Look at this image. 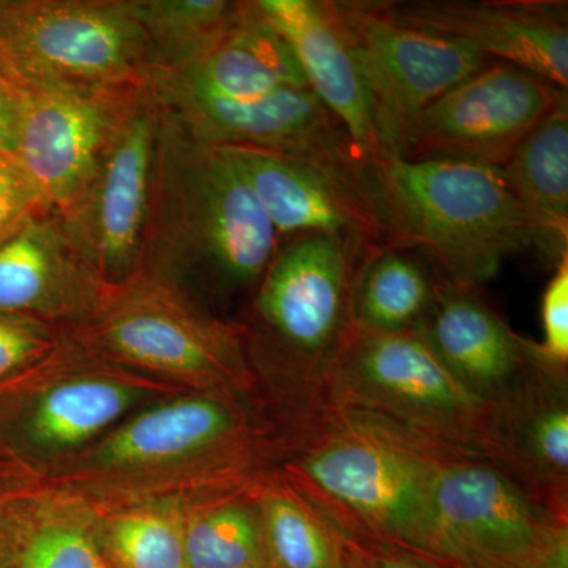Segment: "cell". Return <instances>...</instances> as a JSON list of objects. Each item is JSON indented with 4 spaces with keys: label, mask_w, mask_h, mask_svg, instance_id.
Returning <instances> with one entry per match:
<instances>
[{
    "label": "cell",
    "mask_w": 568,
    "mask_h": 568,
    "mask_svg": "<svg viewBox=\"0 0 568 568\" xmlns=\"http://www.w3.org/2000/svg\"><path fill=\"white\" fill-rule=\"evenodd\" d=\"M278 246L274 224L234 164L160 104L142 271L219 315L220 305L254 293Z\"/></svg>",
    "instance_id": "obj_1"
},
{
    "label": "cell",
    "mask_w": 568,
    "mask_h": 568,
    "mask_svg": "<svg viewBox=\"0 0 568 568\" xmlns=\"http://www.w3.org/2000/svg\"><path fill=\"white\" fill-rule=\"evenodd\" d=\"M246 396L183 392L142 407L102 439L39 480L97 510L138 504H196L234 493L254 437Z\"/></svg>",
    "instance_id": "obj_2"
},
{
    "label": "cell",
    "mask_w": 568,
    "mask_h": 568,
    "mask_svg": "<svg viewBox=\"0 0 568 568\" xmlns=\"http://www.w3.org/2000/svg\"><path fill=\"white\" fill-rule=\"evenodd\" d=\"M366 186L386 246L420 252L440 282L476 290L514 254L538 253L500 168L384 156L366 163Z\"/></svg>",
    "instance_id": "obj_3"
},
{
    "label": "cell",
    "mask_w": 568,
    "mask_h": 568,
    "mask_svg": "<svg viewBox=\"0 0 568 568\" xmlns=\"http://www.w3.org/2000/svg\"><path fill=\"white\" fill-rule=\"evenodd\" d=\"M62 334L183 392L246 396L256 381L242 325L142 268L108 286L95 313Z\"/></svg>",
    "instance_id": "obj_4"
},
{
    "label": "cell",
    "mask_w": 568,
    "mask_h": 568,
    "mask_svg": "<svg viewBox=\"0 0 568 568\" xmlns=\"http://www.w3.org/2000/svg\"><path fill=\"white\" fill-rule=\"evenodd\" d=\"M178 394L61 334L47 354L0 381V459L43 477L142 407Z\"/></svg>",
    "instance_id": "obj_5"
},
{
    "label": "cell",
    "mask_w": 568,
    "mask_h": 568,
    "mask_svg": "<svg viewBox=\"0 0 568 568\" xmlns=\"http://www.w3.org/2000/svg\"><path fill=\"white\" fill-rule=\"evenodd\" d=\"M0 67L26 91L145 88L156 69L136 0L0 2Z\"/></svg>",
    "instance_id": "obj_6"
},
{
    "label": "cell",
    "mask_w": 568,
    "mask_h": 568,
    "mask_svg": "<svg viewBox=\"0 0 568 568\" xmlns=\"http://www.w3.org/2000/svg\"><path fill=\"white\" fill-rule=\"evenodd\" d=\"M362 261L327 235L280 242L252 294L250 324L242 325L250 364L276 377H324L353 325L351 294Z\"/></svg>",
    "instance_id": "obj_7"
},
{
    "label": "cell",
    "mask_w": 568,
    "mask_h": 568,
    "mask_svg": "<svg viewBox=\"0 0 568 568\" xmlns=\"http://www.w3.org/2000/svg\"><path fill=\"white\" fill-rule=\"evenodd\" d=\"M324 379L349 405L398 418L463 457L488 458L495 405L463 386L414 331L351 325Z\"/></svg>",
    "instance_id": "obj_8"
},
{
    "label": "cell",
    "mask_w": 568,
    "mask_h": 568,
    "mask_svg": "<svg viewBox=\"0 0 568 568\" xmlns=\"http://www.w3.org/2000/svg\"><path fill=\"white\" fill-rule=\"evenodd\" d=\"M433 506L437 567L568 568L567 515L487 459H440Z\"/></svg>",
    "instance_id": "obj_9"
},
{
    "label": "cell",
    "mask_w": 568,
    "mask_h": 568,
    "mask_svg": "<svg viewBox=\"0 0 568 568\" xmlns=\"http://www.w3.org/2000/svg\"><path fill=\"white\" fill-rule=\"evenodd\" d=\"M443 458L406 443L345 435L313 448L298 467L306 484L372 536L436 566L433 481Z\"/></svg>",
    "instance_id": "obj_10"
},
{
    "label": "cell",
    "mask_w": 568,
    "mask_h": 568,
    "mask_svg": "<svg viewBox=\"0 0 568 568\" xmlns=\"http://www.w3.org/2000/svg\"><path fill=\"white\" fill-rule=\"evenodd\" d=\"M334 6L372 100L379 159L403 156L417 115L489 59L399 21L388 0H334Z\"/></svg>",
    "instance_id": "obj_11"
},
{
    "label": "cell",
    "mask_w": 568,
    "mask_h": 568,
    "mask_svg": "<svg viewBox=\"0 0 568 568\" xmlns=\"http://www.w3.org/2000/svg\"><path fill=\"white\" fill-rule=\"evenodd\" d=\"M564 92L528 70L489 61L417 115L403 156L504 166Z\"/></svg>",
    "instance_id": "obj_12"
},
{
    "label": "cell",
    "mask_w": 568,
    "mask_h": 568,
    "mask_svg": "<svg viewBox=\"0 0 568 568\" xmlns=\"http://www.w3.org/2000/svg\"><path fill=\"white\" fill-rule=\"evenodd\" d=\"M216 149L248 183L280 242L297 235H327L362 260L386 246L366 186V163L325 162L233 145Z\"/></svg>",
    "instance_id": "obj_13"
},
{
    "label": "cell",
    "mask_w": 568,
    "mask_h": 568,
    "mask_svg": "<svg viewBox=\"0 0 568 568\" xmlns=\"http://www.w3.org/2000/svg\"><path fill=\"white\" fill-rule=\"evenodd\" d=\"M160 104L142 89L85 192L62 220L106 286L141 268Z\"/></svg>",
    "instance_id": "obj_14"
},
{
    "label": "cell",
    "mask_w": 568,
    "mask_h": 568,
    "mask_svg": "<svg viewBox=\"0 0 568 568\" xmlns=\"http://www.w3.org/2000/svg\"><path fill=\"white\" fill-rule=\"evenodd\" d=\"M160 104L194 140L212 148H252L312 156L325 162L365 163L353 142L310 89H282L253 100H224L193 91L153 71Z\"/></svg>",
    "instance_id": "obj_15"
},
{
    "label": "cell",
    "mask_w": 568,
    "mask_h": 568,
    "mask_svg": "<svg viewBox=\"0 0 568 568\" xmlns=\"http://www.w3.org/2000/svg\"><path fill=\"white\" fill-rule=\"evenodd\" d=\"M145 88L29 91L14 156L48 211L63 215L77 204L134 99Z\"/></svg>",
    "instance_id": "obj_16"
},
{
    "label": "cell",
    "mask_w": 568,
    "mask_h": 568,
    "mask_svg": "<svg viewBox=\"0 0 568 568\" xmlns=\"http://www.w3.org/2000/svg\"><path fill=\"white\" fill-rule=\"evenodd\" d=\"M399 21L528 70L567 91L568 9L560 0L388 2Z\"/></svg>",
    "instance_id": "obj_17"
},
{
    "label": "cell",
    "mask_w": 568,
    "mask_h": 568,
    "mask_svg": "<svg viewBox=\"0 0 568 568\" xmlns=\"http://www.w3.org/2000/svg\"><path fill=\"white\" fill-rule=\"evenodd\" d=\"M106 284L59 213L47 211L0 244V315L69 332L99 308Z\"/></svg>",
    "instance_id": "obj_18"
},
{
    "label": "cell",
    "mask_w": 568,
    "mask_h": 568,
    "mask_svg": "<svg viewBox=\"0 0 568 568\" xmlns=\"http://www.w3.org/2000/svg\"><path fill=\"white\" fill-rule=\"evenodd\" d=\"M488 459L500 473L567 515L568 402L566 369L538 361L495 405Z\"/></svg>",
    "instance_id": "obj_19"
},
{
    "label": "cell",
    "mask_w": 568,
    "mask_h": 568,
    "mask_svg": "<svg viewBox=\"0 0 568 568\" xmlns=\"http://www.w3.org/2000/svg\"><path fill=\"white\" fill-rule=\"evenodd\" d=\"M265 20L290 43L315 93L365 163L379 159V141L364 74L334 0H256Z\"/></svg>",
    "instance_id": "obj_20"
},
{
    "label": "cell",
    "mask_w": 568,
    "mask_h": 568,
    "mask_svg": "<svg viewBox=\"0 0 568 568\" xmlns=\"http://www.w3.org/2000/svg\"><path fill=\"white\" fill-rule=\"evenodd\" d=\"M414 332L463 386L496 405L540 361L536 343L515 334L474 290L440 282Z\"/></svg>",
    "instance_id": "obj_21"
},
{
    "label": "cell",
    "mask_w": 568,
    "mask_h": 568,
    "mask_svg": "<svg viewBox=\"0 0 568 568\" xmlns=\"http://www.w3.org/2000/svg\"><path fill=\"white\" fill-rule=\"evenodd\" d=\"M155 70L185 88L224 100L310 89L290 43L265 20L256 0L237 2L226 29L189 67Z\"/></svg>",
    "instance_id": "obj_22"
},
{
    "label": "cell",
    "mask_w": 568,
    "mask_h": 568,
    "mask_svg": "<svg viewBox=\"0 0 568 568\" xmlns=\"http://www.w3.org/2000/svg\"><path fill=\"white\" fill-rule=\"evenodd\" d=\"M99 518L84 497L29 478L11 500L10 568H108L97 544Z\"/></svg>",
    "instance_id": "obj_23"
},
{
    "label": "cell",
    "mask_w": 568,
    "mask_h": 568,
    "mask_svg": "<svg viewBox=\"0 0 568 568\" xmlns=\"http://www.w3.org/2000/svg\"><path fill=\"white\" fill-rule=\"evenodd\" d=\"M500 170L536 231L538 253L558 264L568 254L567 92Z\"/></svg>",
    "instance_id": "obj_24"
},
{
    "label": "cell",
    "mask_w": 568,
    "mask_h": 568,
    "mask_svg": "<svg viewBox=\"0 0 568 568\" xmlns=\"http://www.w3.org/2000/svg\"><path fill=\"white\" fill-rule=\"evenodd\" d=\"M437 286L422 257L410 250L383 246L355 272L353 324L390 334L414 331L435 301Z\"/></svg>",
    "instance_id": "obj_25"
},
{
    "label": "cell",
    "mask_w": 568,
    "mask_h": 568,
    "mask_svg": "<svg viewBox=\"0 0 568 568\" xmlns=\"http://www.w3.org/2000/svg\"><path fill=\"white\" fill-rule=\"evenodd\" d=\"M186 568H272L254 495L201 500L186 508Z\"/></svg>",
    "instance_id": "obj_26"
},
{
    "label": "cell",
    "mask_w": 568,
    "mask_h": 568,
    "mask_svg": "<svg viewBox=\"0 0 568 568\" xmlns=\"http://www.w3.org/2000/svg\"><path fill=\"white\" fill-rule=\"evenodd\" d=\"M192 504H138L99 510L97 544L110 568H186L185 515Z\"/></svg>",
    "instance_id": "obj_27"
},
{
    "label": "cell",
    "mask_w": 568,
    "mask_h": 568,
    "mask_svg": "<svg viewBox=\"0 0 568 568\" xmlns=\"http://www.w3.org/2000/svg\"><path fill=\"white\" fill-rule=\"evenodd\" d=\"M272 568H351L343 538L291 489L264 487L254 495Z\"/></svg>",
    "instance_id": "obj_28"
},
{
    "label": "cell",
    "mask_w": 568,
    "mask_h": 568,
    "mask_svg": "<svg viewBox=\"0 0 568 568\" xmlns=\"http://www.w3.org/2000/svg\"><path fill=\"white\" fill-rule=\"evenodd\" d=\"M156 69L182 70L196 61L230 24V0H136Z\"/></svg>",
    "instance_id": "obj_29"
},
{
    "label": "cell",
    "mask_w": 568,
    "mask_h": 568,
    "mask_svg": "<svg viewBox=\"0 0 568 568\" xmlns=\"http://www.w3.org/2000/svg\"><path fill=\"white\" fill-rule=\"evenodd\" d=\"M541 334L537 353L552 368L568 364V254L555 265V274L545 287L540 302Z\"/></svg>",
    "instance_id": "obj_30"
},
{
    "label": "cell",
    "mask_w": 568,
    "mask_h": 568,
    "mask_svg": "<svg viewBox=\"0 0 568 568\" xmlns=\"http://www.w3.org/2000/svg\"><path fill=\"white\" fill-rule=\"evenodd\" d=\"M47 211L17 156H0V244Z\"/></svg>",
    "instance_id": "obj_31"
},
{
    "label": "cell",
    "mask_w": 568,
    "mask_h": 568,
    "mask_svg": "<svg viewBox=\"0 0 568 568\" xmlns=\"http://www.w3.org/2000/svg\"><path fill=\"white\" fill-rule=\"evenodd\" d=\"M59 335L58 331L39 321L0 315V381L47 354Z\"/></svg>",
    "instance_id": "obj_32"
},
{
    "label": "cell",
    "mask_w": 568,
    "mask_h": 568,
    "mask_svg": "<svg viewBox=\"0 0 568 568\" xmlns=\"http://www.w3.org/2000/svg\"><path fill=\"white\" fill-rule=\"evenodd\" d=\"M29 91L0 67V156L17 155Z\"/></svg>",
    "instance_id": "obj_33"
},
{
    "label": "cell",
    "mask_w": 568,
    "mask_h": 568,
    "mask_svg": "<svg viewBox=\"0 0 568 568\" xmlns=\"http://www.w3.org/2000/svg\"><path fill=\"white\" fill-rule=\"evenodd\" d=\"M33 478L0 459V568H10L13 555V528H11V500L18 489Z\"/></svg>",
    "instance_id": "obj_34"
},
{
    "label": "cell",
    "mask_w": 568,
    "mask_h": 568,
    "mask_svg": "<svg viewBox=\"0 0 568 568\" xmlns=\"http://www.w3.org/2000/svg\"><path fill=\"white\" fill-rule=\"evenodd\" d=\"M343 544H345L346 559L351 568H444L410 558L402 552L349 547L345 540Z\"/></svg>",
    "instance_id": "obj_35"
},
{
    "label": "cell",
    "mask_w": 568,
    "mask_h": 568,
    "mask_svg": "<svg viewBox=\"0 0 568 568\" xmlns=\"http://www.w3.org/2000/svg\"><path fill=\"white\" fill-rule=\"evenodd\" d=\"M108 568H110V567H108Z\"/></svg>",
    "instance_id": "obj_36"
}]
</instances>
